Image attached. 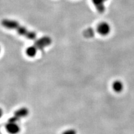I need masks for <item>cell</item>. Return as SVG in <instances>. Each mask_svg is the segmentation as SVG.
<instances>
[{
    "label": "cell",
    "instance_id": "cell-1",
    "mask_svg": "<svg viewBox=\"0 0 134 134\" xmlns=\"http://www.w3.org/2000/svg\"><path fill=\"white\" fill-rule=\"evenodd\" d=\"M52 43L51 38L48 36H44L36 40L34 43V46L37 49L42 50L46 47L50 46Z\"/></svg>",
    "mask_w": 134,
    "mask_h": 134
},
{
    "label": "cell",
    "instance_id": "cell-2",
    "mask_svg": "<svg viewBox=\"0 0 134 134\" xmlns=\"http://www.w3.org/2000/svg\"><path fill=\"white\" fill-rule=\"evenodd\" d=\"M97 32L100 36H106L110 32V26L106 22H102L97 26Z\"/></svg>",
    "mask_w": 134,
    "mask_h": 134
},
{
    "label": "cell",
    "instance_id": "cell-3",
    "mask_svg": "<svg viewBox=\"0 0 134 134\" xmlns=\"http://www.w3.org/2000/svg\"><path fill=\"white\" fill-rule=\"evenodd\" d=\"M1 24L3 27L9 29H17V28L20 26L18 21L8 19H3L1 21Z\"/></svg>",
    "mask_w": 134,
    "mask_h": 134
},
{
    "label": "cell",
    "instance_id": "cell-4",
    "mask_svg": "<svg viewBox=\"0 0 134 134\" xmlns=\"http://www.w3.org/2000/svg\"><path fill=\"white\" fill-rule=\"evenodd\" d=\"M6 129L10 134H17L20 131V127L17 122H8L6 125Z\"/></svg>",
    "mask_w": 134,
    "mask_h": 134
},
{
    "label": "cell",
    "instance_id": "cell-5",
    "mask_svg": "<svg viewBox=\"0 0 134 134\" xmlns=\"http://www.w3.org/2000/svg\"><path fill=\"white\" fill-rule=\"evenodd\" d=\"M99 13H102L105 11V2L107 0H91Z\"/></svg>",
    "mask_w": 134,
    "mask_h": 134
},
{
    "label": "cell",
    "instance_id": "cell-6",
    "mask_svg": "<svg viewBox=\"0 0 134 134\" xmlns=\"http://www.w3.org/2000/svg\"><path fill=\"white\" fill-rule=\"evenodd\" d=\"M124 84L120 80H115L113 83L112 85V88L114 91L115 93H121L124 90Z\"/></svg>",
    "mask_w": 134,
    "mask_h": 134
},
{
    "label": "cell",
    "instance_id": "cell-7",
    "mask_svg": "<svg viewBox=\"0 0 134 134\" xmlns=\"http://www.w3.org/2000/svg\"><path fill=\"white\" fill-rule=\"evenodd\" d=\"M29 110L26 108H21L16 110L14 113L15 116L18 117L19 119H21L22 117H26L27 115L29 114Z\"/></svg>",
    "mask_w": 134,
    "mask_h": 134
},
{
    "label": "cell",
    "instance_id": "cell-8",
    "mask_svg": "<svg viewBox=\"0 0 134 134\" xmlns=\"http://www.w3.org/2000/svg\"><path fill=\"white\" fill-rule=\"evenodd\" d=\"M37 50L38 49L35 46L29 47L26 49V53L30 57H34L36 56Z\"/></svg>",
    "mask_w": 134,
    "mask_h": 134
},
{
    "label": "cell",
    "instance_id": "cell-9",
    "mask_svg": "<svg viewBox=\"0 0 134 134\" xmlns=\"http://www.w3.org/2000/svg\"><path fill=\"white\" fill-rule=\"evenodd\" d=\"M16 31L20 36H26V34L28 32V31H29L26 27H25L24 26H22L21 25L17 28Z\"/></svg>",
    "mask_w": 134,
    "mask_h": 134
},
{
    "label": "cell",
    "instance_id": "cell-10",
    "mask_svg": "<svg viewBox=\"0 0 134 134\" xmlns=\"http://www.w3.org/2000/svg\"><path fill=\"white\" fill-rule=\"evenodd\" d=\"M84 36L86 37L87 38H90L94 36V32L93 29L92 28H88L86 30H85L83 32Z\"/></svg>",
    "mask_w": 134,
    "mask_h": 134
},
{
    "label": "cell",
    "instance_id": "cell-11",
    "mask_svg": "<svg viewBox=\"0 0 134 134\" xmlns=\"http://www.w3.org/2000/svg\"><path fill=\"white\" fill-rule=\"evenodd\" d=\"M26 38H27L28 39H30V40H34L36 39V37H37V35H36V33L34 32L33 31H28L27 34H26V36H25Z\"/></svg>",
    "mask_w": 134,
    "mask_h": 134
},
{
    "label": "cell",
    "instance_id": "cell-12",
    "mask_svg": "<svg viewBox=\"0 0 134 134\" xmlns=\"http://www.w3.org/2000/svg\"><path fill=\"white\" fill-rule=\"evenodd\" d=\"M62 134H76V132L74 129H68L63 132Z\"/></svg>",
    "mask_w": 134,
    "mask_h": 134
},
{
    "label": "cell",
    "instance_id": "cell-13",
    "mask_svg": "<svg viewBox=\"0 0 134 134\" xmlns=\"http://www.w3.org/2000/svg\"><path fill=\"white\" fill-rule=\"evenodd\" d=\"M19 120V119L18 118V117H17L16 116H13L12 117H11V118L9 119V120H8V122H18V120Z\"/></svg>",
    "mask_w": 134,
    "mask_h": 134
},
{
    "label": "cell",
    "instance_id": "cell-14",
    "mask_svg": "<svg viewBox=\"0 0 134 134\" xmlns=\"http://www.w3.org/2000/svg\"><path fill=\"white\" fill-rule=\"evenodd\" d=\"M2 115H3V110L0 108V118L2 117Z\"/></svg>",
    "mask_w": 134,
    "mask_h": 134
},
{
    "label": "cell",
    "instance_id": "cell-15",
    "mask_svg": "<svg viewBox=\"0 0 134 134\" xmlns=\"http://www.w3.org/2000/svg\"><path fill=\"white\" fill-rule=\"evenodd\" d=\"M0 51H1V48H0Z\"/></svg>",
    "mask_w": 134,
    "mask_h": 134
}]
</instances>
